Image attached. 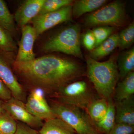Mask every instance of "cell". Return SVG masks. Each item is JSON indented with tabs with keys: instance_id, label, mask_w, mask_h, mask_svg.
<instances>
[{
	"instance_id": "44dd1931",
	"label": "cell",
	"mask_w": 134,
	"mask_h": 134,
	"mask_svg": "<svg viewBox=\"0 0 134 134\" xmlns=\"http://www.w3.org/2000/svg\"><path fill=\"white\" fill-rule=\"evenodd\" d=\"M0 27L10 34L16 32L14 17L10 13L4 1L0 0Z\"/></svg>"
},
{
	"instance_id": "1f68e13d",
	"label": "cell",
	"mask_w": 134,
	"mask_h": 134,
	"mask_svg": "<svg viewBox=\"0 0 134 134\" xmlns=\"http://www.w3.org/2000/svg\"><path fill=\"white\" fill-rule=\"evenodd\" d=\"M100 134L99 133H96V134Z\"/></svg>"
},
{
	"instance_id": "603a6c76",
	"label": "cell",
	"mask_w": 134,
	"mask_h": 134,
	"mask_svg": "<svg viewBox=\"0 0 134 134\" xmlns=\"http://www.w3.org/2000/svg\"><path fill=\"white\" fill-rule=\"evenodd\" d=\"M17 128V123L8 113L0 115V134H15Z\"/></svg>"
},
{
	"instance_id": "cb8c5ba5",
	"label": "cell",
	"mask_w": 134,
	"mask_h": 134,
	"mask_svg": "<svg viewBox=\"0 0 134 134\" xmlns=\"http://www.w3.org/2000/svg\"><path fill=\"white\" fill-rule=\"evenodd\" d=\"M72 0H44L39 15L56 11L63 7L72 5Z\"/></svg>"
},
{
	"instance_id": "5b68a950",
	"label": "cell",
	"mask_w": 134,
	"mask_h": 134,
	"mask_svg": "<svg viewBox=\"0 0 134 134\" xmlns=\"http://www.w3.org/2000/svg\"><path fill=\"white\" fill-rule=\"evenodd\" d=\"M80 32L79 24L68 26L49 38L43 46V50L46 52H60L83 59Z\"/></svg>"
},
{
	"instance_id": "4316f807",
	"label": "cell",
	"mask_w": 134,
	"mask_h": 134,
	"mask_svg": "<svg viewBox=\"0 0 134 134\" xmlns=\"http://www.w3.org/2000/svg\"><path fill=\"white\" fill-rule=\"evenodd\" d=\"M134 126L124 123H115L108 134H133Z\"/></svg>"
},
{
	"instance_id": "5bb4252c",
	"label": "cell",
	"mask_w": 134,
	"mask_h": 134,
	"mask_svg": "<svg viewBox=\"0 0 134 134\" xmlns=\"http://www.w3.org/2000/svg\"><path fill=\"white\" fill-rule=\"evenodd\" d=\"M134 72L130 73L115 86L113 96L115 102L133 98Z\"/></svg>"
},
{
	"instance_id": "4dcf8cb0",
	"label": "cell",
	"mask_w": 134,
	"mask_h": 134,
	"mask_svg": "<svg viewBox=\"0 0 134 134\" xmlns=\"http://www.w3.org/2000/svg\"><path fill=\"white\" fill-rule=\"evenodd\" d=\"M4 101L0 99V115H2L3 113L5 112V110L3 108V104Z\"/></svg>"
},
{
	"instance_id": "6da1fadb",
	"label": "cell",
	"mask_w": 134,
	"mask_h": 134,
	"mask_svg": "<svg viewBox=\"0 0 134 134\" xmlns=\"http://www.w3.org/2000/svg\"><path fill=\"white\" fill-rule=\"evenodd\" d=\"M17 72L32 85L48 97L59 89L79 79L83 74L82 67L73 60L46 55L27 62L15 61Z\"/></svg>"
},
{
	"instance_id": "2e32d148",
	"label": "cell",
	"mask_w": 134,
	"mask_h": 134,
	"mask_svg": "<svg viewBox=\"0 0 134 134\" xmlns=\"http://www.w3.org/2000/svg\"><path fill=\"white\" fill-rule=\"evenodd\" d=\"M119 34H113L105 41L91 51L89 56L93 59H99L107 56L119 45Z\"/></svg>"
},
{
	"instance_id": "7a4b0ae2",
	"label": "cell",
	"mask_w": 134,
	"mask_h": 134,
	"mask_svg": "<svg viewBox=\"0 0 134 134\" xmlns=\"http://www.w3.org/2000/svg\"><path fill=\"white\" fill-rule=\"evenodd\" d=\"M85 58L86 74L97 94L107 100L112 98L120 78L117 56L112 55L103 62L93 59L89 55H86Z\"/></svg>"
},
{
	"instance_id": "4fadbf2b",
	"label": "cell",
	"mask_w": 134,
	"mask_h": 134,
	"mask_svg": "<svg viewBox=\"0 0 134 134\" xmlns=\"http://www.w3.org/2000/svg\"><path fill=\"white\" fill-rule=\"evenodd\" d=\"M115 123H121L134 126V97L114 102Z\"/></svg>"
},
{
	"instance_id": "7c38bea8",
	"label": "cell",
	"mask_w": 134,
	"mask_h": 134,
	"mask_svg": "<svg viewBox=\"0 0 134 134\" xmlns=\"http://www.w3.org/2000/svg\"><path fill=\"white\" fill-rule=\"evenodd\" d=\"M44 0H28L17 10L14 18L21 28L27 25L30 21L38 14Z\"/></svg>"
},
{
	"instance_id": "9c48e42d",
	"label": "cell",
	"mask_w": 134,
	"mask_h": 134,
	"mask_svg": "<svg viewBox=\"0 0 134 134\" xmlns=\"http://www.w3.org/2000/svg\"><path fill=\"white\" fill-rule=\"evenodd\" d=\"M25 104L29 112L43 120L56 117L46 99L44 92L41 89L32 88Z\"/></svg>"
},
{
	"instance_id": "83f0119b",
	"label": "cell",
	"mask_w": 134,
	"mask_h": 134,
	"mask_svg": "<svg viewBox=\"0 0 134 134\" xmlns=\"http://www.w3.org/2000/svg\"><path fill=\"white\" fill-rule=\"evenodd\" d=\"M82 41L85 47L89 51H92L96 47V39L91 30L87 31L84 34Z\"/></svg>"
},
{
	"instance_id": "7402d4cb",
	"label": "cell",
	"mask_w": 134,
	"mask_h": 134,
	"mask_svg": "<svg viewBox=\"0 0 134 134\" xmlns=\"http://www.w3.org/2000/svg\"><path fill=\"white\" fill-rule=\"evenodd\" d=\"M119 47L122 50L129 48L134 42V23L133 21L119 34Z\"/></svg>"
},
{
	"instance_id": "30bf717a",
	"label": "cell",
	"mask_w": 134,
	"mask_h": 134,
	"mask_svg": "<svg viewBox=\"0 0 134 134\" xmlns=\"http://www.w3.org/2000/svg\"><path fill=\"white\" fill-rule=\"evenodd\" d=\"M22 30L21 38L15 61L27 62L36 59L33 47L37 37L32 26L26 25Z\"/></svg>"
},
{
	"instance_id": "ba28073f",
	"label": "cell",
	"mask_w": 134,
	"mask_h": 134,
	"mask_svg": "<svg viewBox=\"0 0 134 134\" xmlns=\"http://www.w3.org/2000/svg\"><path fill=\"white\" fill-rule=\"evenodd\" d=\"M3 108L15 120L19 121L34 129H40L43 126V120L29 112L25 104L21 100L12 97L9 100L4 101Z\"/></svg>"
},
{
	"instance_id": "8fae6325",
	"label": "cell",
	"mask_w": 134,
	"mask_h": 134,
	"mask_svg": "<svg viewBox=\"0 0 134 134\" xmlns=\"http://www.w3.org/2000/svg\"><path fill=\"white\" fill-rule=\"evenodd\" d=\"M0 79L9 90L12 97L24 103L26 100L25 91L18 81L11 68L1 56Z\"/></svg>"
},
{
	"instance_id": "d4e9b609",
	"label": "cell",
	"mask_w": 134,
	"mask_h": 134,
	"mask_svg": "<svg viewBox=\"0 0 134 134\" xmlns=\"http://www.w3.org/2000/svg\"><path fill=\"white\" fill-rule=\"evenodd\" d=\"M115 29L112 26H99L91 30L96 39V47L112 35L115 31Z\"/></svg>"
},
{
	"instance_id": "f1b7e54d",
	"label": "cell",
	"mask_w": 134,
	"mask_h": 134,
	"mask_svg": "<svg viewBox=\"0 0 134 134\" xmlns=\"http://www.w3.org/2000/svg\"><path fill=\"white\" fill-rule=\"evenodd\" d=\"M15 134H39L35 129L24 123H17V128Z\"/></svg>"
},
{
	"instance_id": "277c9868",
	"label": "cell",
	"mask_w": 134,
	"mask_h": 134,
	"mask_svg": "<svg viewBox=\"0 0 134 134\" xmlns=\"http://www.w3.org/2000/svg\"><path fill=\"white\" fill-rule=\"evenodd\" d=\"M48 104L54 116L69 125L77 134L99 133L85 110L52 99H50Z\"/></svg>"
},
{
	"instance_id": "484cf974",
	"label": "cell",
	"mask_w": 134,
	"mask_h": 134,
	"mask_svg": "<svg viewBox=\"0 0 134 134\" xmlns=\"http://www.w3.org/2000/svg\"><path fill=\"white\" fill-rule=\"evenodd\" d=\"M17 47L10 34L0 27V49L6 52H13Z\"/></svg>"
},
{
	"instance_id": "3957f363",
	"label": "cell",
	"mask_w": 134,
	"mask_h": 134,
	"mask_svg": "<svg viewBox=\"0 0 134 134\" xmlns=\"http://www.w3.org/2000/svg\"><path fill=\"white\" fill-rule=\"evenodd\" d=\"M96 92L86 81L79 80L63 86L49 97L86 111L92 101L100 97Z\"/></svg>"
},
{
	"instance_id": "ffe728a7",
	"label": "cell",
	"mask_w": 134,
	"mask_h": 134,
	"mask_svg": "<svg viewBox=\"0 0 134 134\" xmlns=\"http://www.w3.org/2000/svg\"><path fill=\"white\" fill-rule=\"evenodd\" d=\"M108 100L103 98H98L90 103L86 112L93 124L98 122L105 115L108 108Z\"/></svg>"
},
{
	"instance_id": "ac0fdd59",
	"label": "cell",
	"mask_w": 134,
	"mask_h": 134,
	"mask_svg": "<svg viewBox=\"0 0 134 134\" xmlns=\"http://www.w3.org/2000/svg\"><path fill=\"white\" fill-rule=\"evenodd\" d=\"M108 100L107 112L103 119L93 124L95 128L100 134H108L115 123V108L113 98Z\"/></svg>"
},
{
	"instance_id": "f546056e",
	"label": "cell",
	"mask_w": 134,
	"mask_h": 134,
	"mask_svg": "<svg viewBox=\"0 0 134 134\" xmlns=\"http://www.w3.org/2000/svg\"><path fill=\"white\" fill-rule=\"evenodd\" d=\"M11 92L0 79V99L5 101L12 97Z\"/></svg>"
},
{
	"instance_id": "e0dca14e",
	"label": "cell",
	"mask_w": 134,
	"mask_h": 134,
	"mask_svg": "<svg viewBox=\"0 0 134 134\" xmlns=\"http://www.w3.org/2000/svg\"><path fill=\"white\" fill-rule=\"evenodd\" d=\"M108 1L106 0H78L72 8V16L77 18L88 12H93L100 8Z\"/></svg>"
},
{
	"instance_id": "9a60e30c",
	"label": "cell",
	"mask_w": 134,
	"mask_h": 134,
	"mask_svg": "<svg viewBox=\"0 0 134 134\" xmlns=\"http://www.w3.org/2000/svg\"><path fill=\"white\" fill-rule=\"evenodd\" d=\"M38 133L39 134H75L76 132L65 121L55 117L46 120Z\"/></svg>"
},
{
	"instance_id": "d6986e66",
	"label": "cell",
	"mask_w": 134,
	"mask_h": 134,
	"mask_svg": "<svg viewBox=\"0 0 134 134\" xmlns=\"http://www.w3.org/2000/svg\"><path fill=\"white\" fill-rule=\"evenodd\" d=\"M117 61L119 77L122 80L130 73L134 72V47L121 53Z\"/></svg>"
},
{
	"instance_id": "52a82bcc",
	"label": "cell",
	"mask_w": 134,
	"mask_h": 134,
	"mask_svg": "<svg viewBox=\"0 0 134 134\" xmlns=\"http://www.w3.org/2000/svg\"><path fill=\"white\" fill-rule=\"evenodd\" d=\"M72 8V5H68L54 12L37 15L32 20L37 37L57 25L70 21Z\"/></svg>"
},
{
	"instance_id": "8992f818",
	"label": "cell",
	"mask_w": 134,
	"mask_h": 134,
	"mask_svg": "<svg viewBox=\"0 0 134 134\" xmlns=\"http://www.w3.org/2000/svg\"><path fill=\"white\" fill-rule=\"evenodd\" d=\"M126 14L123 2L114 1L87 16L85 24L88 26H110L122 27L125 23Z\"/></svg>"
}]
</instances>
